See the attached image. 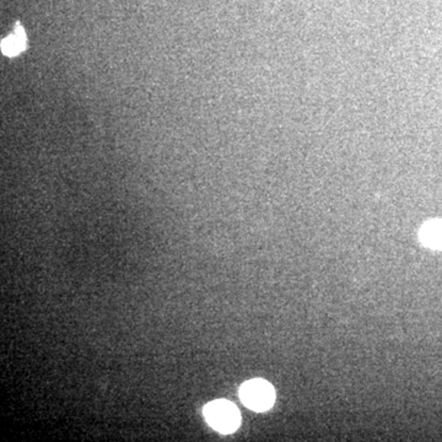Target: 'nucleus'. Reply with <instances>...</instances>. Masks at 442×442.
<instances>
[{
	"label": "nucleus",
	"instance_id": "7ed1b4c3",
	"mask_svg": "<svg viewBox=\"0 0 442 442\" xmlns=\"http://www.w3.org/2000/svg\"><path fill=\"white\" fill-rule=\"evenodd\" d=\"M419 237L422 245L434 250H442V220L425 222L420 229Z\"/></svg>",
	"mask_w": 442,
	"mask_h": 442
},
{
	"label": "nucleus",
	"instance_id": "f03ea898",
	"mask_svg": "<svg viewBox=\"0 0 442 442\" xmlns=\"http://www.w3.org/2000/svg\"><path fill=\"white\" fill-rule=\"evenodd\" d=\"M240 397L245 406L256 411L269 409L275 401L273 386L264 380L247 381L241 386Z\"/></svg>",
	"mask_w": 442,
	"mask_h": 442
},
{
	"label": "nucleus",
	"instance_id": "20e7f679",
	"mask_svg": "<svg viewBox=\"0 0 442 442\" xmlns=\"http://www.w3.org/2000/svg\"><path fill=\"white\" fill-rule=\"evenodd\" d=\"M25 42V32L21 29L20 26H17L15 32L1 43V51L6 56L13 57V56L19 54L21 51H24V48L26 46Z\"/></svg>",
	"mask_w": 442,
	"mask_h": 442
},
{
	"label": "nucleus",
	"instance_id": "f257e3e1",
	"mask_svg": "<svg viewBox=\"0 0 442 442\" xmlns=\"http://www.w3.org/2000/svg\"><path fill=\"white\" fill-rule=\"evenodd\" d=\"M204 417L218 432L230 434L240 427L241 416L236 406L227 401H214L204 406Z\"/></svg>",
	"mask_w": 442,
	"mask_h": 442
}]
</instances>
